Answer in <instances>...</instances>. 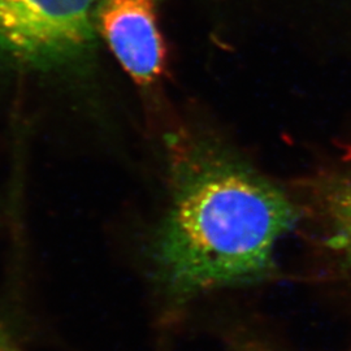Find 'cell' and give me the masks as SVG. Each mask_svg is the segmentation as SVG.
Wrapping results in <instances>:
<instances>
[{"label":"cell","instance_id":"1","mask_svg":"<svg viewBox=\"0 0 351 351\" xmlns=\"http://www.w3.org/2000/svg\"><path fill=\"white\" fill-rule=\"evenodd\" d=\"M164 198L143 258L154 291L182 308L276 274V251L300 219L287 190L211 134L165 141Z\"/></svg>","mask_w":351,"mask_h":351},{"label":"cell","instance_id":"2","mask_svg":"<svg viewBox=\"0 0 351 351\" xmlns=\"http://www.w3.org/2000/svg\"><path fill=\"white\" fill-rule=\"evenodd\" d=\"M95 0H0V68L56 75L86 63Z\"/></svg>","mask_w":351,"mask_h":351},{"label":"cell","instance_id":"3","mask_svg":"<svg viewBox=\"0 0 351 351\" xmlns=\"http://www.w3.org/2000/svg\"><path fill=\"white\" fill-rule=\"evenodd\" d=\"M95 27L136 84L146 88L160 80L167 50L158 0H99Z\"/></svg>","mask_w":351,"mask_h":351},{"label":"cell","instance_id":"4","mask_svg":"<svg viewBox=\"0 0 351 351\" xmlns=\"http://www.w3.org/2000/svg\"><path fill=\"white\" fill-rule=\"evenodd\" d=\"M324 208L326 243L351 267V178L329 189Z\"/></svg>","mask_w":351,"mask_h":351},{"label":"cell","instance_id":"5","mask_svg":"<svg viewBox=\"0 0 351 351\" xmlns=\"http://www.w3.org/2000/svg\"><path fill=\"white\" fill-rule=\"evenodd\" d=\"M0 351H20L1 326H0Z\"/></svg>","mask_w":351,"mask_h":351}]
</instances>
